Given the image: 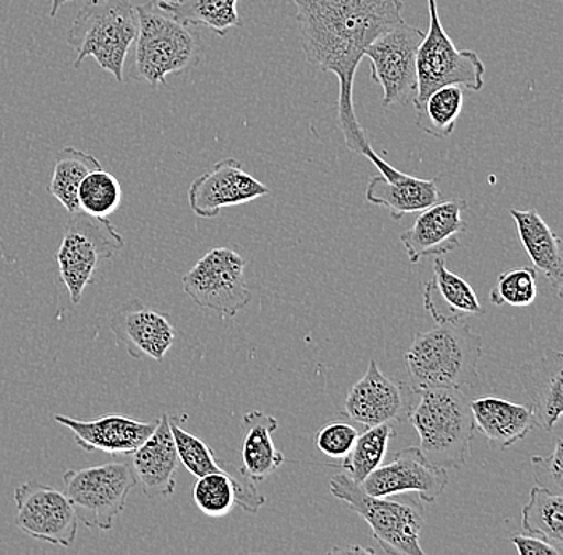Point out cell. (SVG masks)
<instances>
[{"instance_id":"cell-1","label":"cell","mask_w":563,"mask_h":555,"mask_svg":"<svg viewBox=\"0 0 563 555\" xmlns=\"http://www.w3.org/2000/svg\"><path fill=\"white\" fill-rule=\"evenodd\" d=\"M297 7L302 52L309 65L338 79V125L347 149L376 168L383 157L369 143L354 108V79L365 51L402 23L404 0H287Z\"/></svg>"},{"instance_id":"cell-2","label":"cell","mask_w":563,"mask_h":555,"mask_svg":"<svg viewBox=\"0 0 563 555\" xmlns=\"http://www.w3.org/2000/svg\"><path fill=\"white\" fill-rule=\"evenodd\" d=\"M482 336L463 323H438L413 336L405 353L410 389L421 395L431 389H461L477 381Z\"/></svg>"},{"instance_id":"cell-3","label":"cell","mask_w":563,"mask_h":555,"mask_svg":"<svg viewBox=\"0 0 563 555\" xmlns=\"http://www.w3.org/2000/svg\"><path fill=\"white\" fill-rule=\"evenodd\" d=\"M139 15L135 58L130 76L150 86H167V77L192 68L202 56V41L194 26L174 19L157 0L135 7Z\"/></svg>"},{"instance_id":"cell-4","label":"cell","mask_w":563,"mask_h":555,"mask_svg":"<svg viewBox=\"0 0 563 555\" xmlns=\"http://www.w3.org/2000/svg\"><path fill=\"white\" fill-rule=\"evenodd\" d=\"M139 34V15L132 0H87L68 31L76 52L74 68L93 58L101 69L123 80V65Z\"/></svg>"},{"instance_id":"cell-5","label":"cell","mask_w":563,"mask_h":555,"mask_svg":"<svg viewBox=\"0 0 563 555\" xmlns=\"http://www.w3.org/2000/svg\"><path fill=\"white\" fill-rule=\"evenodd\" d=\"M418 396L420 402L408 420L418 432L422 455L443 469H460L470 458L475 431L471 400L461 389H431Z\"/></svg>"},{"instance_id":"cell-6","label":"cell","mask_w":563,"mask_h":555,"mask_svg":"<svg viewBox=\"0 0 563 555\" xmlns=\"http://www.w3.org/2000/svg\"><path fill=\"white\" fill-rule=\"evenodd\" d=\"M330 491L347 509L361 515L372 529L373 537L386 554L424 555L420 544L424 526L421 502H400L387 497H373L347 474L330 480Z\"/></svg>"},{"instance_id":"cell-7","label":"cell","mask_w":563,"mask_h":555,"mask_svg":"<svg viewBox=\"0 0 563 555\" xmlns=\"http://www.w3.org/2000/svg\"><path fill=\"white\" fill-rule=\"evenodd\" d=\"M429 26L417 55L418 108L432 93L445 86L481 91L485 86V65L474 51H460L440 23L438 0H428Z\"/></svg>"},{"instance_id":"cell-8","label":"cell","mask_w":563,"mask_h":555,"mask_svg":"<svg viewBox=\"0 0 563 555\" xmlns=\"http://www.w3.org/2000/svg\"><path fill=\"white\" fill-rule=\"evenodd\" d=\"M125 242L108 218L70 213L68 226L56 252L59 276L68 288L73 304L82 301L84 290L93 284L101 263L111 259Z\"/></svg>"},{"instance_id":"cell-9","label":"cell","mask_w":563,"mask_h":555,"mask_svg":"<svg viewBox=\"0 0 563 555\" xmlns=\"http://www.w3.org/2000/svg\"><path fill=\"white\" fill-rule=\"evenodd\" d=\"M132 463L114 462L101 466L70 469L63 476L65 495L77 519L91 530L109 532L125 509L130 491L136 487Z\"/></svg>"},{"instance_id":"cell-10","label":"cell","mask_w":563,"mask_h":555,"mask_svg":"<svg viewBox=\"0 0 563 555\" xmlns=\"http://www.w3.org/2000/svg\"><path fill=\"white\" fill-rule=\"evenodd\" d=\"M424 31L410 24H397L365 51L372 63L369 79L383 90V108L413 104L418 93L417 55Z\"/></svg>"},{"instance_id":"cell-11","label":"cell","mask_w":563,"mask_h":555,"mask_svg":"<svg viewBox=\"0 0 563 555\" xmlns=\"http://www.w3.org/2000/svg\"><path fill=\"white\" fill-rule=\"evenodd\" d=\"M181 284L194 303L221 315L232 318L252 301L244 258L232 248H211L183 276Z\"/></svg>"},{"instance_id":"cell-12","label":"cell","mask_w":563,"mask_h":555,"mask_svg":"<svg viewBox=\"0 0 563 555\" xmlns=\"http://www.w3.org/2000/svg\"><path fill=\"white\" fill-rule=\"evenodd\" d=\"M13 498L21 532L53 546L73 547L79 519L63 491L51 485L26 482L16 488Z\"/></svg>"},{"instance_id":"cell-13","label":"cell","mask_w":563,"mask_h":555,"mask_svg":"<svg viewBox=\"0 0 563 555\" xmlns=\"http://www.w3.org/2000/svg\"><path fill=\"white\" fill-rule=\"evenodd\" d=\"M410 386L400 379L386 377L378 362L368 364L364 377L358 379L344 400V414L365 428L385 423H404L408 420L413 402Z\"/></svg>"},{"instance_id":"cell-14","label":"cell","mask_w":563,"mask_h":555,"mask_svg":"<svg viewBox=\"0 0 563 555\" xmlns=\"http://www.w3.org/2000/svg\"><path fill=\"white\" fill-rule=\"evenodd\" d=\"M267 195L266 185L246 174L241 162L228 157L194 179L188 202L197 217L210 220L228 207L244 206Z\"/></svg>"},{"instance_id":"cell-15","label":"cell","mask_w":563,"mask_h":555,"mask_svg":"<svg viewBox=\"0 0 563 555\" xmlns=\"http://www.w3.org/2000/svg\"><path fill=\"white\" fill-rule=\"evenodd\" d=\"M361 485L373 497L415 491L421 502H434L449 487V474L432 465L421 448L408 447L400 449L389 465L376 467Z\"/></svg>"},{"instance_id":"cell-16","label":"cell","mask_w":563,"mask_h":555,"mask_svg":"<svg viewBox=\"0 0 563 555\" xmlns=\"http://www.w3.org/2000/svg\"><path fill=\"white\" fill-rule=\"evenodd\" d=\"M467 210L464 199L443 200L422 210L410 230L400 234V244L411 265L424 258L449 255L460 248V237L467 231L463 213Z\"/></svg>"},{"instance_id":"cell-17","label":"cell","mask_w":563,"mask_h":555,"mask_svg":"<svg viewBox=\"0 0 563 555\" xmlns=\"http://www.w3.org/2000/svg\"><path fill=\"white\" fill-rule=\"evenodd\" d=\"M53 420L68 428L76 444L88 453L130 456L156 430L158 418L139 421L123 414L108 413L91 421L74 420L66 414H55Z\"/></svg>"},{"instance_id":"cell-18","label":"cell","mask_w":563,"mask_h":555,"mask_svg":"<svg viewBox=\"0 0 563 555\" xmlns=\"http://www.w3.org/2000/svg\"><path fill=\"white\" fill-rule=\"evenodd\" d=\"M111 330L133 358L162 362L175 344L176 330L170 319L139 300L123 304L111 318Z\"/></svg>"},{"instance_id":"cell-19","label":"cell","mask_w":563,"mask_h":555,"mask_svg":"<svg viewBox=\"0 0 563 555\" xmlns=\"http://www.w3.org/2000/svg\"><path fill=\"white\" fill-rule=\"evenodd\" d=\"M136 482L144 497L161 500L175 493L179 459L168 414L158 417L156 430L132 453Z\"/></svg>"},{"instance_id":"cell-20","label":"cell","mask_w":563,"mask_h":555,"mask_svg":"<svg viewBox=\"0 0 563 555\" xmlns=\"http://www.w3.org/2000/svg\"><path fill=\"white\" fill-rule=\"evenodd\" d=\"M519 379L538 426L551 432L561 423L563 412V354L548 349L543 356L526 362L520 365Z\"/></svg>"},{"instance_id":"cell-21","label":"cell","mask_w":563,"mask_h":555,"mask_svg":"<svg viewBox=\"0 0 563 555\" xmlns=\"http://www.w3.org/2000/svg\"><path fill=\"white\" fill-rule=\"evenodd\" d=\"M367 202L386 207L394 220H402L410 213L422 212L442 199L439 178L422 179L404 174L390 165L385 174L369 178Z\"/></svg>"},{"instance_id":"cell-22","label":"cell","mask_w":563,"mask_h":555,"mask_svg":"<svg viewBox=\"0 0 563 555\" xmlns=\"http://www.w3.org/2000/svg\"><path fill=\"white\" fill-rule=\"evenodd\" d=\"M422 304L435 323H457L484 314L474 287L446 268L440 256L432 265L431 280L422 287Z\"/></svg>"},{"instance_id":"cell-23","label":"cell","mask_w":563,"mask_h":555,"mask_svg":"<svg viewBox=\"0 0 563 555\" xmlns=\"http://www.w3.org/2000/svg\"><path fill=\"white\" fill-rule=\"evenodd\" d=\"M475 430L495 449H508L538 428L531 406H519L499 397H481L471 402Z\"/></svg>"},{"instance_id":"cell-24","label":"cell","mask_w":563,"mask_h":555,"mask_svg":"<svg viewBox=\"0 0 563 555\" xmlns=\"http://www.w3.org/2000/svg\"><path fill=\"white\" fill-rule=\"evenodd\" d=\"M192 498L197 508L213 519L231 514L235 506L253 514L266 504V498L256 490L252 480L242 476L241 470L239 476L234 473H211L197 477Z\"/></svg>"},{"instance_id":"cell-25","label":"cell","mask_w":563,"mask_h":555,"mask_svg":"<svg viewBox=\"0 0 563 555\" xmlns=\"http://www.w3.org/2000/svg\"><path fill=\"white\" fill-rule=\"evenodd\" d=\"M509 213L516 221L517 233L533 268L544 274L545 279L558 290V297L562 298V238L549 227L537 210L512 209Z\"/></svg>"},{"instance_id":"cell-26","label":"cell","mask_w":563,"mask_h":555,"mask_svg":"<svg viewBox=\"0 0 563 555\" xmlns=\"http://www.w3.org/2000/svg\"><path fill=\"white\" fill-rule=\"evenodd\" d=\"M277 428V418L260 410L246 413L242 420L241 473L252 482H263L285 463L273 441Z\"/></svg>"},{"instance_id":"cell-27","label":"cell","mask_w":563,"mask_h":555,"mask_svg":"<svg viewBox=\"0 0 563 555\" xmlns=\"http://www.w3.org/2000/svg\"><path fill=\"white\" fill-rule=\"evenodd\" d=\"M157 5L189 26H206L218 36L242 26L238 0H157Z\"/></svg>"},{"instance_id":"cell-28","label":"cell","mask_w":563,"mask_h":555,"mask_svg":"<svg viewBox=\"0 0 563 555\" xmlns=\"http://www.w3.org/2000/svg\"><path fill=\"white\" fill-rule=\"evenodd\" d=\"M101 167L100 160L93 154L84 153L73 146L63 147L56 154L53 177L48 185V192L68 210L69 213L79 212L80 182L90 171Z\"/></svg>"},{"instance_id":"cell-29","label":"cell","mask_w":563,"mask_h":555,"mask_svg":"<svg viewBox=\"0 0 563 555\" xmlns=\"http://www.w3.org/2000/svg\"><path fill=\"white\" fill-rule=\"evenodd\" d=\"M463 104L464 91L460 86L440 87L415 108L418 129L432 138H449L455 132Z\"/></svg>"},{"instance_id":"cell-30","label":"cell","mask_w":563,"mask_h":555,"mask_svg":"<svg viewBox=\"0 0 563 555\" xmlns=\"http://www.w3.org/2000/svg\"><path fill=\"white\" fill-rule=\"evenodd\" d=\"M522 530L526 535L543 537L563 547V497L541 487L530 490V498L522 509Z\"/></svg>"},{"instance_id":"cell-31","label":"cell","mask_w":563,"mask_h":555,"mask_svg":"<svg viewBox=\"0 0 563 555\" xmlns=\"http://www.w3.org/2000/svg\"><path fill=\"white\" fill-rule=\"evenodd\" d=\"M394 437H396V430L393 423L367 428L355 439L354 447L340 466L347 470V476L355 482H364L368 474L382 466Z\"/></svg>"},{"instance_id":"cell-32","label":"cell","mask_w":563,"mask_h":555,"mask_svg":"<svg viewBox=\"0 0 563 555\" xmlns=\"http://www.w3.org/2000/svg\"><path fill=\"white\" fill-rule=\"evenodd\" d=\"M122 186L119 179L103 168L90 171L79 188V209L87 215L108 218L122 203Z\"/></svg>"},{"instance_id":"cell-33","label":"cell","mask_w":563,"mask_h":555,"mask_svg":"<svg viewBox=\"0 0 563 555\" xmlns=\"http://www.w3.org/2000/svg\"><path fill=\"white\" fill-rule=\"evenodd\" d=\"M170 421V431L174 435L176 453H178L179 463L196 477L207 476L211 473H232V467L227 463L220 462L214 456L213 449L200 441L191 432L183 430L178 424V418L168 417Z\"/></svg>"},{"instance_id":"cell-34","label":"cell","mask_w":563,"mask_h":555,"mask_svg":"<svg viewBox=\"0 0 563 555\" xmlns=\"http://www.w3.org/2000/svg\"><path fill=\"white\" fill-rule=\"evenodd\" d=\"M538 270L530 266H520L503 270L496 279L490 293L492 303L495 306H514L526 308L534 303L538 297Z\"/></svg>"},{"instance_id":"cell-35","label":"cell","mask_w":563,"mask_h":555,"mask_svg":"<svg viewBox=\"0 0 563 555\" xmlns=\"http://www.w3.org/2000/svg\"><path fill=\"white\" fill-rule=\"evenodd\" d=\"M358 434L361 432L354 424L347 421H332L316 432L312 444L320 455L330 459V465L336 467L350 455Z\"/></svg>"},{"instance_id":"cell-36","label":"cell","mask_w":563,"mask_h":555,"mask_svg":"<svg viewBox=\"0 0 563 555\" xmlns=\"http://www.w3.org/2000/svg\"><path fill=\"white\" fill-rule=\"evenodd\" d=\"M563 439L561 432L555 435L554 452L549 456H531V469L538 487L562 495L563 491Z\"/></svg>"},{"instance_id":"cell-37","label":"cell","mask_w":563,"mask_h":555,"mask_svg":"<svg viewBox=\"0 0 563 555\" xmlns=\"http://www.w3.org/2000/svg\"><path fill=\"white\" fill-rule=\"evenodd\" d=\"M514 546L520 555H561L562 550L555 544L549 543L540 536L516 535L512 536Z\"/></svg>"},{"instance_id":"cell-38","label":"cell","mask_w":563,"mask_h":555,"mask_svg":"<svg viewBox=\"0 0 563 555\" xmlns=\"http://www.w3.org/2000/svg\"><path fill=\"white\" fill-rule=\"evenodd\" d=\"M68 2H70V0H52L51 19H55L56 13L59 12V9H62V7L66 5Z\"/></svg>"},{"instance_id":"cell-39","label":"cell","mask_w":563,"mask_h":555,"mask_svg":"<svg viewBox=\"0 0 563 555\" xmlns=\"http://www.w3.org/2000/svg\"><path fill=\"white\" fill-rule=\"evenodd\" d=\"M162 2H168V0H162Z\"/></svg>"}]
</instances>
